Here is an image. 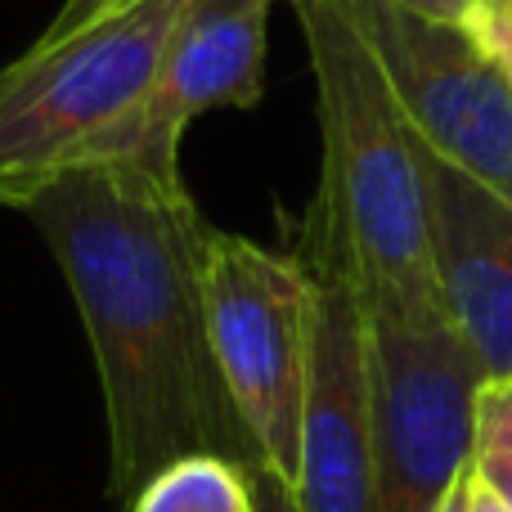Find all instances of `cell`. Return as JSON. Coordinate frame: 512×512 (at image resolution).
I'll use <instances>...</instances> for the list:
<instances>
[{"label":"cell","mask_w":512,"mask_h":512,"mask_svg":"<svg viewBox=\"0 0 512 512\" xmlns=\"http://www.w3.org/2000/svg\"><path fill=\"white\" fill-rule=\"evenodd\" d=\"M23 216L41 230L81 310L108 427V499L126 508L185 454L256 445L225 391L207 324V239L180 158H104L41 189Z\"/></svg>","instance_id":"obj_1"},{"label":"cell","mask_w":512,"mask_h":512,"mask_svg":"<svg viewBox=\"0 0 512 512\" xmlns=\"http://www.w3.org/2000/svg\"><path fill=\"white\" fill-rule=\"evenodd\" d=\"M292 9L310 50L324 140L315 194L346 230L360 297L418 319L445 315L418 135L409 131L351 9L342 0H292Z\"/></svg>","instance_id":"obj_2"},{"label":"cell","mask_w":512,"mask_h":512,"mask_svg":"<svg viewBox=\"0 0 512 512\" xmlns=\"http://www.w3.org/2000/svg\"><path fill=\"white\" fill-rule=\"evenodd\" d=\"M189 0H144L0 68V207L90 167L144 108Z\"/></svg>","instance_id":"obj_3"},{"label":"cell","mask_w":512,"mask_h":512,"mask_svg":"<svg viewBox=\"0 0 512 512\" xmlns=\"http://www.w3.org/2000/svg\"><path fill=\"white\" fill-rule=\"evenodd\" d=\"M207 324L230 405L261 468L297 481L310 382L315 288L297 252H270L243 234L207 239Z\"/></svg>","instance_id":"obj_4"},{"label":"cell","mask_w":512,"mask_h":512,"mask_svg":"<svg viewBox=\"0 0 512 512\" xmlns=\"http://www.w3.org/2000/svg\"><path fill=\"white\" fill-rule=\"evenodd\" d=\"M364 328L378 512H436L472 463L486 369L450 315L418 319L364 301Z\"/></svg>","instance_id":"obj_5"},{"label":"cell","mask_w":512,"mask_h":512,"mask_svg":"<svg viewBox=\"0 0 512 512\" xmlns=\"http://www.w3.org/2000/svg\"><path fill=\"white\" fill-rule=\"evenodd\" d=\"M297 256L315 288L310 324V382L301 414L297 495L301 512H378L369 396V328L360 279L342 221L324 198H310Z\"/></svg>","instance_id":"obj_6"},{"label":"cell","mask_w":512,"mask_h":512,"mask_svg":"<svg viewBox=\"0 0 512 512\" xmlns=\"http://www.w3.org/2000/svg\"><path fill=\"white\" fill-rule=\"evenodd\" d=\"M369 41L409 131L512 207V81L454 18L400 0H342Z\"/></svg>","instance_id":"obj_7"},{"label":"cell","mask_w":512,"mask_h":512,"mask_svg":"<svg viewBox=\"0 0 512 512\" xmlns=\"http://www.w3.org/2000/svg\"><path fill=\"white\" fill-rule=\"evenodd\" d=\"M270 9L274 0H189L149 99L104 158H180V140L198 117L261 104Z\"/></svg>","instance_id":"obj_8"},{"label":"cell","mask_w":512,"mask_h":512,"mask_svg":"<svg viewBox=\"0 0 512 512\" xmlns=\"http://www.w3.org/2000/svg\"><path fill=\"white\" fill-rule=\"evenodd\" d=\"M418 158L445 315L472 346L486 378L512 382V207L423 144Z\"/></svg>","instance_id":"obj_9"},{"label":"cell","mask_w":512,"mask_h":512,"mask_svg":"<svg viewBox=\"0 0 512 512\" xmlns=\"http://www.w3.org/2000/svg\"><path fill=\"white\" fill-rule=\"evenodd\" d=\"M122 512H261L252 468L230 454H185L158 468Z\"/></svg>","instance_id":"obj_10"},{"label":"cell","mask_w":512,"mask_h":512,"mask_svg":"<svg viewBox=\"0 0 512 512\" xmlns=\"http://www.w3.org/2000/svg\"><path fill=\"white\" fill-rule=\"evenodd\" d=\"M472 472L512 512V382L486 378V387H481L477 436H472Z\"/></svg>","instance_id":"obj_11"},{"label":"cell","mask_w":512,"mask_h":512,"mask_svg":"<svg viewBox=\"0 0 512 512\" xmlns=\"http://www.w3.org/2000/svg\"><path fill=\"white\" fill-rule=\"evenodd\" d=\"M463 27L481 41V50L508 72L512 81V0H472Z\"/></svg>","instance_id":"obj_12"},{"label":"cell","mask_w":512,"mask_h":512,"mask_svg":"<svg viewBox=\"0 0 512 512\" xmlns=\"http://www.w3.org/2000/svg\"><path fill=\"white\" fill-rule=\"evenodd\" d=\"M135 5H144V0H63L59 14H54L50 23H45V32L36 36L32 45L68 41V36L86 32V27L104 23V18H113V14H126V9H135Z\"/></svg>","instance_id":"obj_13"},{"label":"cell","mask_w":512,"mask_h":512,"mask_svg":"<svg viewBox=\"0 0 512 512\" xmlns=\"http://www.w3.org/2000/svg\"><path fill=\"white\" fill-rule=\"evenodd\" d=\"M252 481H256V504H261V512H301L297 495H292V486L279 477V472H270V468H261V463H256Z\"/></svg>","instance_id":"obj_14"},{"label":"cell","mask_w":512,"mask_h":512,"mask_svg":"<svg viewBox=\"0 0 512 512\" xmlns=\"http://www.w3.org/2000/svg\"><path fill=\"white\" fill-rule=\"evenodd\" d=\"M463 512H508L504 499L472 472V463H468V472H463Z\"/></svg>","instance_id":"obj_15"},{"label":"cell","mask_w":512,"mask_h":512,"mask_svg":"<svg viewBox=\"0 0 512 512\" xmlns=\"http://www.w3.org/2000/svg\"><path fill=\"white\" fill-rule=\"evenodd\" d=\"M400 5L418 9V14H432V18H454L463 23V14L472 9V0H400Z\"/></svg>","instance_id":"obj_16"},{"label":"cell","mask_w":512,"mask_h":512,"mask_svg":"<svg viewBox=\"0 0 512 512\" xmlns=\"http://www.w3.org/2000/svg\"><path fill=\"white\" fill-rule=\"evenodd\" d=\"M463 472H468V468H463ZM436 512H463V477L450 486V495L441 499V508H436Z\"/></svg>","instance_id":"obj_17"}]
</instances>
